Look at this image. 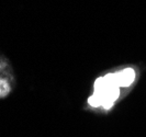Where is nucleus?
<instances>
[{
  "label": "nucleus",
  "mask_w": 146,
  "mask_h": 137,
  "mask_svg": "<svg viewBox=\"0 0 146 137\" xmlns=\"http://www.w3.org/2000/svg\"><path fill=\"white\" fill-rule=\"evenodd\" d=\"M119 95L120 87L115 81L114 73H108L96 80L95 91L88 99V103L94 108L102 107L103 109L108 110L117 101Z\"/></svg>",
  "instance_id": "obj_1"
},
{
  "label": "nucleus",
  "mask_w": 146,
  "mask_h": 137,
  "mask_svg": "<svg viewBox=\"0 0 146 137\" xmlns=\"http://www.w3.org/2000/svg\"><path fill=\"white\" fill-rule=\"evenodd\" d=\"M114 77L119 87H129L135 79V71L132 68H125L124 70L115 72Z\"/></svg>",
  "instance_id": "obj_2"
}]
</instances>
